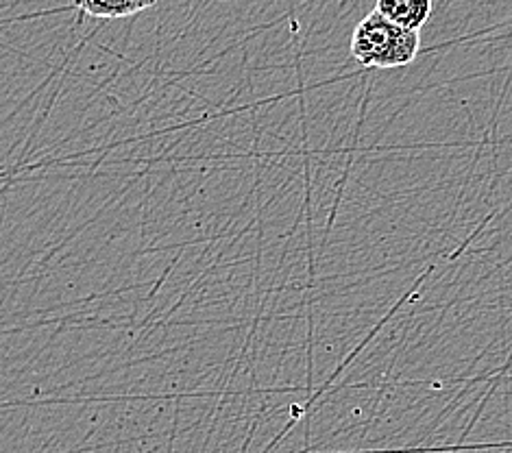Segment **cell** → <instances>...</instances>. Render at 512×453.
I'll return each mask as SVG.
<instances>
[{
    "label": "cell",
    "mask_w": 512,
    "mask_h": 453,
    "mask_svg": "<svg viewBox=\"0 0 512 453\" xmlns=\"http://www.w3.org/2000/svg\"><path fill=\"white\" fill-rule=\"evenodd\" d=\"M434 5L430 0H380L375 5L377 14H382L395 27L419 33L423 24H428Z\"/></svg>",
    "instance_id": "7a4b0ae2"
},
{
    "label": "cell",
    "mask_w": 512,
    "mask_h": 453,
    "mask_svg": "<svg viewBox=\"0 0 512 453\" xmlns=\"http://www.w3.org/2000/svg\"><path fill=\"white\" fill-rule=\"evenodd\" d=\"M72 9L81 11V14L90 18H101V20H120V18H131L142 11L155 7V0H125V3H101V0H75L70 5Z\"/></svg>",
    "instance_id": "3957f363"
},
{
    "label": "cell",
    "mask_w": 512,
    "mask_h": 453,
    "mask_svg": "<svg viewBox=\"0 0 512 453\" xmlns=\"http://www.w3.org/2000/svg\"><path fill=\"white\" fill-rule=\"evenodd\" d=\"M421 35L395 27L373 9L351 35V57L364 68L393 70L412 64L419 55Z\"/></svg>",
    "instance_id": "6da1fadb"
}]
</instances>
